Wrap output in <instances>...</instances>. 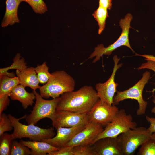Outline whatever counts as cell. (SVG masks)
Returning <instances> with one entry per match:
<instances>
[{"label": "cell", "instance_id": "6da1fadb", "mask_svg": "<svg viewBox=\"0 0 155 155\" xmlns=\"http://www.w3.org/2000/svg\"><path fill=\"white\" fill-rule=\"evenodd\" d=\"M60 97L57 110L80 113H88L100 99L96 90L88 86L65 93Z\"/></svg>", "mask_w": 155, "mask_h": 155}, {"label": "cell", "instance_id": "7a4b0ae2", "mask_svg": "<svg viewBox=\"0 0 155 155\" xmlns=\"http://www.w3.org/2000/svg\"><path fill=\"white\" fill-rule=\"evenodd\" d=\"M75 86L73 78L64 70H59L52 73L48 82L39 89L40 94L43 98H55L73 91Z\"/></svg>", "mask_w": 155, "mask_h": 155}, {"label": "cell", "instance_id": "3957f363", "mask_svg": "<svg viewBox=\"0 0 155 155\" xmlns=\"http://www.w3.org/2000/svg\"><path fill=\"white\" fill-rule=\"evenodd\" d=\"M26 115L21 117L17 118L11 114L8 115L13 128V131L11 134L13 140L26 138L32 141H41L53 138L55 135L53 128L43 129L34 124L26 125L21 123L20 121L25 119Z\"/></svg>", "mask_w": 155, "mask_h": 155}, {"label": "cell", "instance_id": "277c9868", "mask_svg": "<svg viewBox=\"0 0 155 155\" xmlns=\"http://www.w3.org/2000/svg\"><path fill=\"white\" fill-rule=\"evenodd\" d=\"M151 134L144 127L129 129L117 137L118 145L123 155L134 154L137 149L151 138Z\"/></svg>", "mask_w": 155, "mask_h": 155}, {"label": "cell", "instance_id": "5b68a950", "mask_svg": "<svg viewBox=\"0 0 155 155\" xmlns=\"http://www.w3.org/2000/svg\"><path fill=\"white\" fill-rule=\"evenodd\" d=\"M132 18L131 14L128 13L124 18L121 19L119 22V25L122 30L119 38L114 43L107 47H104L102 44L98 45L95 48L94 51L88 59L95 57L92 63H96L99 60L103 55H109L116 49L122 46L128 47L133 52H134L130 45L129 39V29L131 28L130 23Z\"/></svg>", "mask_w": 155, "mask_h": 155}, {"label": "cell", "instance_id": "8992f818", "mask_svg": "<svg viewBox=\"0 0 155 155\" xmlns=\"http://www.w3.org/2000/svg\"><path fill=\"white\" fill-rule=\"evenodd\" d=\"M150 76V72H144L141 79L133 86L123 91L117 92L113 100V105H116L119 102L127 99L136 100L138 102L139 107L137 111V115H144L147 106L148 102L144 100L143 91L145 85L147 83Z\"/></svg>", "mask_w": 155, "mask_h": 155}, {"label": "cell", "instance_id": "52a82bcc", "mask_svg": "<svg viewBox=\"0 0 155 155\" xmlns=\"http://www.w3.org/2000/svg\"><path fill=\"white\" fill-rule=\"evenodd\" d=\"M36 96V102L30 114L26 115V121L28 124H36L40 120L48 118L51 121L56 114V108L60 97L46 100L36 90H33Z\"/></svg>", "mask_w": 155, "mask_h": 155}, {"label": "cell", "instance_id": "ba28073f", "mask_svg": "<svg viewBox=\"0 0 155 155\" xmlns=\"http://www.w3.org/2000/svg\"><path fill=\"white\" fill-rule=\"evenodd\" d=\"M131 115L127 114L124 109L119 111L115 118L106 125L103 131L93 141L92 144L99 139L106 137H116L121 134L137 127Z\"/></svg>", "mask_w": 155, "mask_h": 155}, {"label": "cell", "instance_id": "9c48e42d", "mask_svg": "<svg viewBox=\"0 0 155 155\" xmlns=\"http://www.w3.org/2000/svg\"><path fill=\"white\" fill-rule=\"evenodd\" d=\"M119 110L116 105H110L100 99L88 113V122L106 126L115 118Z\"/></svg>", "mask_w": 155, "mask_h": 155}, {"label": "cell", "instance_id": "30bf717a", "mask_svg": "<svg viewBox=\"0 0 155 155\" xmlns=\"http://www.w3.org/2000/svg\"><path fill=\"white\" fill-rule=\"evenodd\" d=\"M113 60L114 66L111 76L106 82L103 83H98L95 87L100 99L110 105L113 104V98L117 92L116 88L118 85L115 81L116 73L122 65V63L118 64L120 59L117 55L113 56Z\"/></svg>", "mask_w": 155, "mask_h": 155}, {"label": "cell", "instance_id": "8fae6325", "mask_svg": "<svg viewBox=\"0 0 155 155\" xmlns=\"http://www.w3.org/2000/svg\"><path fill=\"white\" fill-rule=\"evenodd\" d=\"M51 121L53 127L55 129L59 127H71L86 125L89 122L87 113L57 110Z\"/></svg>", "mask_w": 155, "mask_h": 155}, {"label": "cell", "instance_id": "7c38bea8", "mask_svg": "<svg viewBox=\"0 0 155 155\" xmlns=\"http://www.w3.org/2000/svg\"><path fill=\"white\" fill-rule=\"evenodd\" d=\"M103 126L93 122H89L85 127L77 133L64 146L92 144L93 141L104 130Z\"/></svg>", "mask_w": 155, "mask_h": 155}, {"label": "cell", "instance_id": "4fadbf2b", "mask_svg": "<svg viewBox=\"0 0 155 155\" xmlns=\"http://www.w3.org/2000/svg\"><path fill=\"white\" fill-rule=\"evenodd\" d=\"M86 124H82L71 127H59L57 128V134L53 138L43 140L45 142L57 148L64 146Z\"/></svg>", "mask_w": 155, "mask_h": 155}, {"label": "cell", "instance_id": "5bb4252c", "mask_svg": "<svg viewBox=\"0 0 155 155\" xmlns=\"http://www.w3.org/2000/svg\"><path fill=\"white\" fill-rule=\"evenodd\" d=\"M117 137L103 138L96 142L93 144L95 155H123L118 146Z\"/></svg>", "mask_w": 155, "mask_h": 155}, {"label": "cell", "instance_id": "9a60e30c", "mask_svg": "<svg viewBox=\"0 0 155 155\" xmlns=\"http://www.w3.org/2000/svg\"><path fill=\"white\" fill-rule=\"evenodd\" d=\"M25 87L20 84L16 86L11 91L9 97L13 100H17L20 102L24 109L29 106H32L36 99V96L33 92L29 93L25 89Z\"/></svg>", "mask_w": 155, "mask_h": 155}, {"label": "cell", "instance_id": "2e32d148", "mask_svg": "<svg viewBox=\"0 0 155 155\" xmlns=\"http://www.w3.org/2000/svg\"><path fill=\"white\" fill-rule=\"evenodd\" d=\"M16 73L20 84L25 88L29 87L33 90L40 88V86L39 85V82L34 67L27 68L22 71L16 70Z\"/></svg>", "mask_w": 155, "mask_h": 155}, {"label": "cell", "instance_id": "e0dca14e", "mask_svg": "<svg viewBox=\"0 0 155 155\" xmlns=\"http://www.w3.org/2000/svg\"><path fill=\"white\" fill-rule=\"evenodd\" d=\"M21 0H6V11L1 23V26L4 28L13 25L20 21L18 15V7Z\"/></svg>", "mask_w": 155, "mask_h": 155}, {"label": "cell", "instance_id": "ac0fdd59", "mask_svg": "<svg viewBox=\"0 0 155 155\" xmlns=\"http://www.w3.org/2000/svg\"><path fill=\"white\" fill-rule=\"evenodd\" d=\"M19 142L31 149V155H46L51 152L59 149V148L55 147L44 142L21 140Z\"/></svg>", "mask_w": 155, "mask_h": 155}, {"label": "cell", "instance_id": "d6986e66", "mask_svg": "<svg viewBox=\"0 0 155 155\" xmlns=\"http://www.w3.org/2000/svg\"><path fill=\"white\" fill-rule=\"evenodd\" d=\"M13 63L10 66L0 69V79L3 75L12 78L15 77L13 72L10 73L8 72L10 69H16L22 71L27 68L24 58L21 57L20 53H18L16 55L13 59Z\"/></svg>", "mask_w": 155, "mask_h": 155}, {"label": "cell", "instance_id": "ffe728a7", "mask_svg": "<svg viewBox=\"0 0 155 155\" xmlns=\"http://www.w3.org/2000/svg\"><path fill=\"white\" fill-rule=\"evenodd\" d=\"M0 96L5 94H9L12 90L20 84L18 77H10L3 75L0 79Z\"/></svg>", "mask_w": 155, "mask_h": 155}, {"label": "cell", "instance_id": "44dd1931", "mask_svg": "<svg viewBox=\"0 0 155 155\" xmlns=\"http://www.w3.org/2000/svg\"><path fill=\"white\" fill-rule=\"evenodd\" d=\"M92 16L98 22L99 26L98 34H100L105 28L106 20L108 17L107 9L99 6Z\"/></svg>", "mask_w": 155, "mask_h": 155}, {"label": "cell", "instance_id": "7402d4cb", "mask_svg": "<svg viewBox=\"0 0 155 155\" xmlns=\"http://www.w3.org/2000/svg\"><path fill=\"white\" fill-rule=\"evenodd\" d=\"M34 69L39 83L46 84L51 76V73L49 72V67L46 62H44L41 65H38Z\"/></svg>", "mask_w": 155, "mask_h": 155}, {"label": "cell", "instance_id": "603a6c76", "mask_svg": "<svg viewBox=\"0 0 155 155\" xmlns=\"http://www.w3.org/2000/svg\"><path fill=\"white\" fill-rule=\"evenodd\" d=\"M13 139L11 134L5 133L0 136V155H10L11 142Z\"/></svg>", "mask_w": 155, "mask_h": 155}, {"label": "cell", "instance_id": "cb8c5ba5", "mask_svg": "<svg viewBox=\"0 0 155 155\" xmlns=\"http://www.w3.org/2000/svg\"><path fill=\"white\" fill-rule=\"evenodd\" d=\"M138 155H155V139L150 138L140 146Z\"/></svg>", "mask_w": 155, "mask_h": 155}, {"label": "cell", "instance_id": "d4e9b609", "mask_svg": "<svg viewBox=\"0 0 155 155\" xmlns=\"http://www.w3.org/2000/svg\"><path fill=\"white\" fill-rule=\"evenodd\" d=\"M27 3L36 13L43 14L48 10L47 7L43 0H21Z\"/></svg>", "mask_w": 155, "mask_h": 155}, {"label": "cell", "instance_id": "484cf974", "mask_svg": "<svg viewBox=\"0 0 155 155\" xmlns=\"http://www.w3.org/2000/svg\"><path fill=\"white\" fill-rule=\"evenodd\" d=\"M20 142L13 140L11 144L10 155H31V150Z\"/></svg>", "mask_w": 155, "mask_h": 155}, {"label": "cell", "instance_id": "4316f807", "mask_svg": "<svg viewBox=\"0 0 155 155\" xmlns=\"http://www.w3.org/2000/svg\"><path fill=\"white\" fill-rule=\"evenodd\" d=\"M73 155H95L93 144L72 146Z\"/></svg>", "mask_w": 155, "mask_h": 155}, {"label": "cell", "instance_id": "83f0119b", "mask_svg": "<svg viewBox=\"0 0 155 155\" xmlns=\"http://www.w3.org/2000/svg\"><path fill=\"white\" fill-rule=\"evenodd\" d=\"M13 129L12 123L8 115L2 113L0 115V136L5 132L11 131Z\"/></svg>", "mask_w": 155, "mask_h": 155}, {"label": "cell", "instance_id": "f1b7e54d", "mask_svg": "<svg viewBox=\"0 0 155 155\" xmlns=\"http://www.w3.org/2000/svg\"><path fill=\"white\" fill-rule=\"evenodd\" d=\"M9 95L5 94L0 96V115L7 108L10 102Z\"/></svg>", "mask_w": 155, "mask_h": 155}, {"label": "cell", "instance_id": "f546056e", "mask_svg": "<svg viewBox=\"0 0 155 155\" xmlns=\"http://www.w3.org/2000/svg\"><path fill=\"white\" fill-rule=\"evenodd\" d=\"M147 61L143 64L137 68V69L138 70L147 69L150 70H152L155 73V62L150 60H146ZM155 91V88H153L152 90L150 92H152V96H153L154 94Z\"/></svg>", "mask_w": 155, "mask_h": 155}, {"label": "cell", "instance_id": "4dcf8cb0", "mask_svg": "<svg viewBox=\"0 0 155 155\" xmlns=\"http://www.w3.org/2000/svg\"><path fill=\"white\" fill-rule=\"evenodd\" d=\"M146 119L150 124L149 127L147 129V131L151 134L155 133V118L146 116Z\"/></svg>", "mask_w": 155, "mask_h": 155}, {"label": "cell", "instance_id": "1f68e13d", "mask_svg": "<svg viewBox=\"0 0 155 155\" xmlns=\"http://www.w3.org/2000/svg\"><path fill=\"white\" fill-rule=\"evenodd\" d=\"M112 0H99V6L110 9L112 6Z\"/></svg>", "mask_w": 155, "mask_h": 155}, {"label": "cell", "instance_id": "d6a6232c", "mask_svg": "<svg viewBox=\"0 0 155 155\" xmlns=\"http://www.w3.org/2000/svg\"><path fill=\"white\" fill-rule=\"evenodd\" d=\"M135 55L143 57L145 58L144 59L146 60H150L155 62V56L153 55L147 54L141 55L136 53Z\"/></svg>", "mask_w": 155, "mask_h": 155}, {"label": "cell", "instance_id": "836d02e7", "mask_svg": "<svg viewBox=\"0 0 155 155\" xmlns=\"http://www.w3.org/2000/svg\"><path fill=\"white\" fill-rule=\"evenodd\" d=\"M152 102L155 104V106L151 110V112L152 113H154L155 116V96H153Z\"/></svg>", "mask_w": 155, "mask_h": 155}, {"label": "cell", "instance_id": "e575fe53", "mask_svg": "<svg viewBox=\"0 0 155 155\" xmlns=\"http://www.w3.org/2000/svg\"><path fill=\"white\" fill-rule=\"evenodd\" d=\"M151 138L155 139V133H152L151 136Z\"/></svg>", "mask_w": 155, "mask_h": 155}]
</instances>
